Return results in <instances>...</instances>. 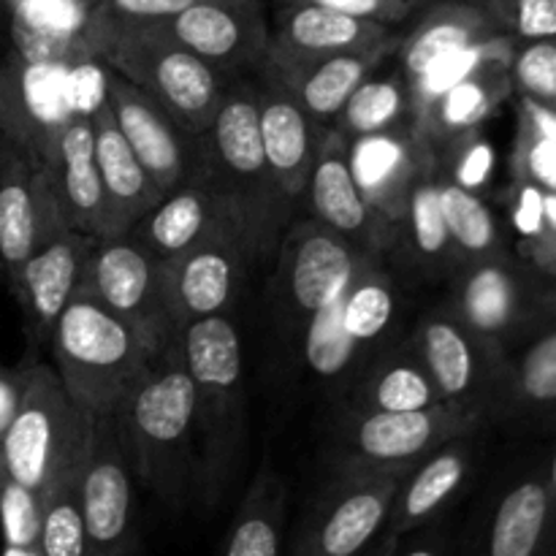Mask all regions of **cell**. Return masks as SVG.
I'll return each mask as SVG.
<instances>
[{"instance_id":"b9f144b4","label":"cell","mask_w":556,"mask_h":556,"mask_svg":"<svg viewBox=\"0 0 556 556\" xmlns=\"http://www.w3.org/2000/svg\"><path fill=\"white\" fill-rule=\"evenodd\" d=\"M199 0H96L90 16L92 52L101 60V49L117 33L130 27L161 25Z\"/></svg>"},{"instance_id":"60d3db41","label":"cell","mask_w":556,"mask_h":556,"mask_svg":"<svg viewBox=\"0 0 556 556\" xmlns=\"http://www.w3.org/2000/svg\"><path fill=\"white\" fill-rule=\"evenodd\" d=\"M516 41L508 36H494L489 41L476 43L470 49H462V52L451 54V58L440 60L432 68L424 71L418 79L407 81L410 85L413 96V112H421L427 103H432L434 98L443 96L448 87L459 85V81L470 79V76L481 74L483 68H492V65L510 63V54H514Z\"/></svg>"},{"instance_id":"603a6c76","label":"cell","mask_w":556,"mask_h":556,"mask_svg":"<svg viewBox=\"0 0 556 556\" xmlns=\"http://www.w3.org/2000/svg\"><path fill=\"white\" fill-rule=\"evenodd\" d=\"M152 258L174 261L217 237H237L231 215L201 172L161 195L155 206L128 231Z\"/></svg>"},{"instance_id":"7a4b0ae2","label":"cell","mask_w":556,"mask_h":556,"mask_svg":"<svg viewBox=\"0 0 556 556\" xmlns=\"http://www.w3.org/2000/svg\"><path fill=\"white\" fill-rule=\"evenodd\" d=\"M199 172L226 204L250 261L277 253L293 204L277 185L258 134V98L248 79H231L210 128L199 136Z\"/></svg>"},{"instance_id":"277c9868","label":"cell","mask_w":556,"mask_h":556,"mask_svg":"<svg viewBox=\"0 0 556 556\" xmlns=\"http://www.w3.org/2000/svg\"><path fill=\"white\" fill-rule=\"evenodd\" d=\"M47 351L65 391L87 416H112L155 362L141 337L87 291L63 309Z\"/></svg>"},{"instance_id":"e0dca14e","label":"cell","mask_w":556,"mask_h":556,"mask_svg":"<svg viewBox=\"0 0 556 556\" xmlns=\"http://www.w3.org/2000/svg\"><path fill=\"white\" fill-rule=\"evenodd\" d=\"M410 345L443 402H465L492 416L508 353L478 337L451 304L418 320ZM492 427V424H489Z\"/></svg>"},{"instance_id":"836d02e7","label":"cell","mask_w":556,"mask_h":556,"mask_svg":"<svg viewBox=\"0 0 556 556\" xmlns=\"http://www.w3.org/2000/svg\"><path fill=\"white\" fill-rule=\"evenodd\" d=\"M396 233V253L405 255L413 269L421 271L427 280H451L462 269L440 201L438 157L418 174Z\"/></svg>"},{"instance_id":"8d00e7d4","label":"cell","mask_w":556,"mask_h":556,"mask_svg":"<svg viewBox=\"0 0 556 556\" xmlns=\"http://www.w3.org/2000/svg\"><path fill=\"white\" fill-rule=\"evenodd\" d=\"M356 410H416L438 405L440 394L413 345L391 348L356 389Z\"/></svg>"},{"instance_id":"9f6ffc18","label":"cell","mask_w":556,"mask_h":556,"mask_svg":"<svg viewBox=\"0 0 556 556\" xmlns=\"http://www.w3.org/2000/svg\"><path fill=\"white\" fill-rule=\"evenodd\" d=\"M0 556H43L41 548H22V546H3Z\"/></svg>"},{"instance_id":"44dd1931","label":"cell","mask_w":556,"mask_h":556,"mask_svg":"<svg viewBox=\"0 0 556 556\" xmlns=\"http://www.w3.org/2000/svg\"><path fill=\"white\" fill-rule=\"evenodd\" d=\"M161 27L226 76L258 71L269 52L271 30L261 0H199Z\"/></svg>"},{"instance_id":"f546056e","label":"cell","mask_w":556,"mask_h":556,"mask_svg":"<svg viewBox=\"0 0 556 556\" xmlns=\"http://www.w3.org/2000/svg\"><path fill=\"white\" fill-rule=\"evenodd\" d=\"M92 136L106 199V237H123L161 201L163 193L119 134L106 101L92 112Z\"/></svg>"},{"instance_id":"cb8c5ba5","label":"cell","mask_w":556,"mask_h":556,"mask_svg":"<svg viewBox=\"0 0 556 556\" xmlns=\"http://www.w3.org/2000/svg\"><path fill=\"white\" fill-rule=\"evenodd\" d=\"M478 434L481 432L448 440L407 470L391 503L386 535L405 538L432 521L445 519L451 505L465 494L476 476Z\"/></svg>"},{"instance_id":"8fae6325","label":"cell","mask_w":556,"mask_h":556,"mask_svg":"<svg viewBox=\"0 0 556 556\" xmlns=\"http://www.w3.org/2000/svg\"><path fill=\"white\" fill-rule=\"evenodd\" d=\"M85 291L119 315L155 358L177 348L179 329L168 307L163 261L152 258L128 233L96 239Z\"/></svg>"},{"instance_id":"9c48e42d","label":"cell","mask_w":556,"mask_h":556,"mask_svg":"<svg viewBox=\"0 0 556 556\" xmlns=\"http://www.w3.org/2000/svg\"><path fill=\"white\" fill-rule=\"evenodd\" d=\"M410 467H345L331 476L299 521L288 556H362L386 532L391 503Z\"/></svg>"},{"instance_id":"484cf974","label":"cell","mask_w":556,"mask_h":556,"mask_svg":"<svg viewBox=\"0 0 556 556\" xmlns=\"http://www.w3.org/2000/svg\"><path fill=\"white\" fill-rule=\"evenodd\" d=\"M389 58V52L296 54L269 43L261 71L275 76L315 123L331 128L353 90Z\"/></svg>"},{"instance_id":"83f0119b","label":"cell","mask_w":556,"mask_h":556,"mask_svg":"<svg viewBox=\"0 0 556 556\" xmlns=\"http://www.w3.org/2000/svg\"><path fill=\"white\" fill-rule=\"evenodd\" d=\"M432 161L434 152L416 128L348 139V166L358 190L394 226H400L418 174Z\"/></svg>"},{"instance_id":"8992f818","label":"cell","mask_w":556,"mask_h":556,"mask_svg":"<svg viewBox=\"0 0 556 556\" xmlns=\"http://www.w3.org/2000/svg\"><path fill=\"white\" fill-rule=\"evenodd\" d=\"M20 369L22 396L0 438V456L11 476L41 497L60 472L85 459L92 416L71 400L52 364L30 356Z\"/></svg>"},{"instance_id":"4316f807","label":"cell","mask_w":556,"mask_h":556,"mask_svg":"<svg viewBox=\"0 0 556 556\" xmlns=\"http://www.w3.org/2000/svg\"><path fill=\"white\" fill-rule=\"evenodd\" d=\"M255 98H258V134L266 163H269L282 193L299 206L304 188H307L309 172H313V163L318 157V150L329 128L315 123L293 101L291 92L275 76L261 68Z\"/></svg>"},{"instance_id":"f1b7e54d","label":"cell","mask_w":556,"mask_h":556,"mask_svg":"<svg viewBox=\"0 0 556 556\" xmlns=\"http://www.w3.org/2000/svg\"><path fill=\"white\" fill-rule=\"evenodd\" d=\"M269 43L296 54H394L400 33L383 22L296 0V3H282V9L277 11Z\"/></svg>"},{"instance_id":"681fc988","label":"cell","mask_w":556,"mask_h":556,"mask_svg":"<svg viewBox=\"0 0 556 556\" xmlns=\"http://www.w3.org/2000/svg\"><path fill=\"white\" fill-rule=\"evenodd\" d=\"M514 253L538 275L556 282V193H546V226L541 237L527 244H516Z\"/></svg>"},{"instance_id":"3957f363","label":"cell","mask_w":556,"mask_h":556,"mask_svg":"<svg viewBox=\"0 0 556 556\" xmlns=\"http://www.w3.org/2000/svg\"><path fill=\"white\" fill-rule=\"evenodd\" d=\"M179 353L193 380L199 438V497L217 508L244 459L248 407L239 326L231 315L195 320L179 331Z\"/></svg>"},{"instance_id":"2e32d148","label":"cell","mask_w":556,"mask_h":556,"mask_svg":"<svg viewBox=\"0 0 556 556\" xmlns=\"http://www.w3.org/2000/svg\"><path fill=\"white\" fill-rule=\"evenodd\" d=\"M456 556H556V510L543 456L519 465L494 486Z\"/></svg>"},{"instance_id":"7402d4cb","label":"cell","mask_w":556,"mask_h":556,"mask_svg":"<svg viewBox=\"0 0 556 556\" xmlns=\"http://www.w3.org/2000/svg\"><path fill=\"white\" fill-rule=\"evenodd\" d=\"M248 261L237 237L210 239L179 258L163 261L168 307L177 329L215 315H231L244 286Z\"/></svg>"},{"instance_id":"ab89813d","label":"cell","mask_w":556,"mask_h":556,"mask_svg":"<svg viewBox=\"0 0 556 556\" xmlns=\"http://www.w3.org/2000/svg\"><path fill=\"white\" fill-rule=\"evenodd\" d=\"M516 101V139L510 177L556 193V112L527 98Z\"/></svg>"},{"instance_id":"ffe728a7","label":"cell","mask_w":556,"mask_h":556,"mask_svg":"<svg viewBox=\"0 0 556 556\" xmlns=\"http://www.w3.org/2000/svg\"><path fill=\"white\" fill-rule=\"evenodd\" d=\"M106 106L119 134L161 193H168L199 172V136L174 123L172 114L157 106L134 81L106 65Z\"/></svg>"},{"instance_id":"7bdbcfd3","label":"cell","mask_w":556,"mask_h":556,"mask_svg":"<svg viewBox=\"0 0 556 556\" xmlns=\"http://www.w3.org/2000/svg\"><path fill=\"white\" fill-rule=\"evenodd\" d=\"M434 157H438V172L459 188L472 190L478 195H486V190L492 188L497 152L483 130H472V134L448 141L445 147L434 150Z\"/></svg>"},{"instance_id":"9a60e30c","label":"cell","mask_w":556,"mask_h":556,"mask_svg":"<svg viewBox=\"0 0 556 556\" xmlns=\"http://www.w3.org/2000/svg\"><path fill=\"white\" fill-rule=\"evenodd\" d=\"M65 228L52 168L0 128V277L5 286L33 250Z\"/></svg>"},{"instance_id":"7c38bea8","label":"cell","mask_w":556,"mask_h":556,"mask_svg":"<svg viewBox=\"0 0 556 556\" xmlns=\"http://www.w3.org/2000/svg\"><path fill=\"white\" fill-rule=\"evenodd\" d=\"M396 318V288L383 258H364L345 293L302 331L304 358L320 378H337L386 337Z\"/></svg>"},{"instance_id":"5bb4252c","label":"cell","mask_w":556,"mask_h":556,"mask_svg":"<svg viewBox=\"0 0 556 556\" xmlns=\"http://www.w3.org/2000/svg\"><path fill=\"white\" fill-rule=\"evenodd\" d=\"M364 258L367 255L358 253L345 237L313 217L293 220L286 228L277 248V288L293 334H302L309 320L345 293Z\"/></svg>"},{"instance_id":"db71d44e","label":"cell","mask_w":556,"mask_h":556,"mask_svg":"<svg viewBox=\"0 0 556 556\" xmlns=\"http://www.w3.org/2000/svg\"><path fill=\"white\" fill-rule=\"evenodd\" d=\"M396 546H400V538H394V535H380L378 541L372 543V546L367 548V552H364L362 556H394V552H396Z\"/></svg>"},{"instance_id":"f6af8a7d","label":"cell","mask_w":556,"mask_h":556,"mask_svg":"<svg viewBox=\"0 0 556 556\" xmlns=\"http://www.w3.org/2000/svg\"><path fill=\"white\" fill-rule=\"evenodd\" d=\"M0 535L3 546L38 548L41 535V497L16 481L0 456Z\"/></svg>"},{"instance_id":"e575fe53","label":"cell","mask_w":556,"mask_h":556,"mask_svg":"<svg viewBox=\"0 0 556 556\" xmlns=\"http://www.w3.org/2000/svg\"><path fill=\"white\" fill-rule=\"evenodd\" d=\"M286 519V481L277 476V470L264 465L239 500L217 556H282Z\"/></svg>"},{"instance_id":"ac0fdd59","label":"cell","mask_w":556,"mask_h":556,"mask_svg":"<svg viewBox=\"0 0 556 556\" xmlns=\"http://www.w3.org/2000/svg\"><path fill=\"white\" fill-rule=\"evenodd\" d=\"M302 201H307V217L345 237L358 253L372 258L396 253V226L386 220L358 190L348 166V139L340 130H326Z\"/></svg>"},{"instance_id":"d6a6232c","label":"cell","mask_w":556,"mask_h":556,"mask_svg":"<svg viewBox=\"0 0 556 556\" xmlns=\"http://www.w3.org/2000/svg\"><path fill=\"white\" fill-rule=\"evenodd\" d=\"M514 98L510 63L492 65L481 74L448 87L443 96L416 114V134L427 141L429 150H440L459 136L483 130V125Z\"/></svg>"},{"instance_id":"ee69618b","label":"cell","mask_w":556,"mask_h":556,"mask_svg":"<svg viewBox=\"0 0 556 556\" xmlns=\"http://www.w3.org/2000/svg\"><path fill=\"white\" fill-rule=\"evenodd\" d=\"M514 98H527L556 112V38L516 41L510 54Z\"/></svg>"},{"instance_id":"d590c367","label":"cell","mask_w":556,"mask_h":556,"mask_svg":"<svg viewBox=\"0 0 556 556\" xmlns=\"http://www.w3.org/2000/svg\"><path fill=\"white\" fill-rule=\"evenodd\" d=\"M378 71L353 90V96L348 98L342 112L331 123V128L340 130L345 139L413 128L416 123L410 85H407L405 74L400 68H391L389 74H378Z\"/></svg>"},{"instance_id":"ba28073f","label":"cell","mask_w":556,"mask_h":556,"mask_svg":"<svg viewBox=\"0 0 556 556\" xmlns=\"http://www.w3.org/2000/svg\"><path fill=\"white\" fill-rule=\"evenodd\" d=\"M451 282V309L505 353L556 315V282L527 266L514 248L465 264Z\"/></svg>"},{"instance_id":"c3c4849f","label":"cell","mask_w":556,"mask_h":556,"mask_svg":"<svg viewBox=\"0 0 556 556\" xmlns=\"http://www.w3.org/2000/svg\"><path fill=\"white\" fill-rule=\"evenodd\" d=\"M282 3H296V0H282ZM304 3L329 5L334 11H345V14L364 16V20L383 22V25L394 27L405 22L427 0H304Z\"/></svg>"},{"instance_id":"30bf717a","label":"cell","mask_w":556,"mask_h":556,"mask_svg":"<svg viewBox=\"0 0 556 556\" xmlns=\"http://www.w3.org/2000/svg\"><path fill=\"white\" fill-rule=\"evenodd\" d=\"M489 418L465 402H438L416 410H356L340 427L334 465L345 467H413L448 440L483 432Z\"/></svg>"},{"instance_id":"4dcf8cb0","label":"cell","mask_w":556,"mask_h":556,"mask_svg":"<svg viewBox=\"0 0 556 556\" xmlns=\"http://www.w3.org/2000/svg\"><path fill=\"white\" fill-rule=\"evenodd\" d=\"M494 36L503 33L470 0H432L421 20L405 36H400L391 58L396 60V68L405 74V79L413 81L440 60Z\"/></svg>"},{"instance_id":"5b68a950","label":"cell","mask_w":556,"mask_h":556,"mask_svg":"<svg viewBox=\"0 0 556 556\" xmlns=\"http://www.w3.org/2000/svg\"><path fill=\"white\" fill-rule=\"evenodd\" d=\"M106 101V63L5 58L0 65V128L49 168L63 130Z\"/></svg>"},{"instance_id":"f5cc1de1","label":"cell","mask_w":556,"mask_h":556,"mask_svg":"<svg viewBox=\"0 0 556 556\" xmlns=\"http://www.w3.org/2000/svg\"><path fill=\"white\" fill-rule=\"evenodd\" d=\"M543 476H546V486L556 510V429L552 432V445H548V451L543 454Z\"/></svg>"},{"instance_id":"f907efd6","label":"cell","mask_w":556,"mask_h":556,"mask_svg":"<svg viewBox=\"0 0 556 556\" xmlns=\"http://www.w3.org/2000/svg\"><path fill=\"white\" fill-rule=\"evenodd\" d=\"M394 556H456V538L445 519L432 521L410 535L400 538Z\"/></svg>"},{"instance_id":"d4e9b609","label":"cell","mask_w":556,"mask_h":556,"mask_svg":"<svg viewBox=\"0 0 556 556\" xmlns=\"http://www.w3.org/2000/svg\"><path fill=\"white\" fill-rule=\"evenodd\" d=\"M489 424L521 434L556 429V315L508 353Z\"/></svg>"},{"instance_id":"816d5d0a","label":"cell","mask_w":556,"mask_h":556,"mask_svg":"<svg viewBox=\"0 0 556 556\" xmlns=\"http://www.w3.org/2000/svg\"><path fill=\"white\" fill-rule=\"evenodd\" d=\"M22 396V369L0 364V438L14 418L16 405Z\"/></svg>"},{"instance_id":"1f68e13d","label":"cell","mask_w":556,"mask_h":556,"mask_svg":"<svg viewBox=\"0 0 556 556\" xmlns=\"http://www.w3.org/2000/svg\"><path fill=\"white\" fill-rule=\"evenodd\" d=\"M52 174L65 226L87 237H106V199L98 174L92 114H79L63 130Z\"/></svg>"},{"instance_id":"f35d334b","label":"cell","mask_w":556,"mask_h":556,"mask_svg":"<svg viewBox=\"0 0 556 556\" xmlns=\"http://www.w3.org/2000/svg\"><path fill=\"white\" fill-rule=\"evenodd\" d=\"M81 465L60 472L41 492V535L38 548L43 556H90L81 516Z\"/></svg>"},{"instance_id":"52a82bcc","label":"cell","mask_w":556,"mask_h":556,"mask_svg":"<svg viewBox=\"0 0 556 556\" xmlns=\"http://www.w3.org/2000/svg\"><path fill=\"white\" fill-rule=\"evenodd\" d=\"M101 63L134 81L190 136L210 128L231 81L161 25L130 27L112 36L101 49Z\"/></svg>"},{"instance_id":"4fadbf2b","label":"cell","mask_w":556,"mask_h":556,"mask_svg":"<svg viewBox=\"0 0 556 556\" xmlns=\"http://www.w3.org/2000/svg\"><path fill=\"white\" fill-rule=\"evenodd\" d=\"M81 516L90 556H144L136 478L112 416H92L81 465Z\"/></svg>"},{"instance_id":"6da1fadb","label":"cell","mask_w":556,"mask_h":556,"mask_svg":"<svg viewBox=\"0 0 556 556\" xmlns=\"http://www.w3.org/2000/svg\"><path fill=\"white\" fill-rule=\"evenodd\" d=\"M112 421L136 483L166 508H185L199 494V438L193 380L179 342L136 380Z\"/></svg>"},{"instance_id":"11a10c76","label":"cell","mask_w":556,"mask_h":556,"mask_svg":"<svg viewBox=\"0 0 556 556\" xmlns=\"http://www.w3.org/2000/svg\"><path fill=\"white\" fill-rule=\"evenodd\" d=\"M16 3H20V0H0V30L3 33H5V25H9L11 11H14Z\"/></svg>"},{"instance_id":"7dc6e473","label":"cell","mask_w":556,"mask_h":556,"mask_svg":"<svg viewBox=\"0 0 556 556\" xmlns=\"http://www.w3.org/2000/svg\"><path fill=\"white\" fill-rule=\"evenodd\" d=\"M505 212H508V226L514 231L516 244H527L541 237L546 226V190L527 179L510 177L503 195Z\"/></svg>"},{"instance_id":"bcb514c9","label":"cell","mask_w":556,"mask_h":556,"mask_svg":"<svg viewBox=\"0 0 556 556\" xmlns=\"http://www.w3.org/2000/svg\"><path fill=\"white\" fill-rule=\"evenodd\" d=\"M514 41L556 38V0H470Z\"/></svg>"},{"instance_id":"d6986e66","label":"cell","mask_w":556,"mask_h":556,"mask_svg":"<svg viewBox=\"0 0 556 556\" xmlns=\"http://www.w3.org/2000/svg\"><path fill=\"white\" fill-rule=\"evenodd\" d=\"M92 244L96 237L65 228L33 250L11 277L9 288L25 318V337L33 356L47 351L63 309L76 293L85 291Z\"/></svg>"},{"instance_id":"74e56055","label":"cell","mask_w":556,"mask_h":556,"mask_svg":"<svg viewBox=\"0 0 556 556\" xmlns=\"http://www.w3.org/2000/svg\"><path fill=\"white\" fill-rule=\"evenodd\" d=\"M440 201H443L445 226H448V237L462 266L510 250L508 231L483 195L459 188L440 174Z\"/></svg>"}]
</instances>
